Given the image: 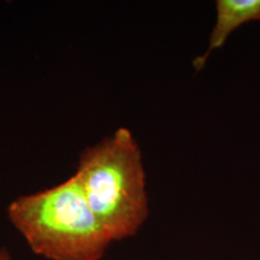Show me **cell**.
I'll return each mask as SVG.
<instances>
[{
    "instance_id": "2",
    "label": "cell",
    "mask_w": 260,
    "mask_h": 260,
    "mask_svg": "<svg viewBox=\"0 0 260 260\" xmlns=\"http://www.w3.org/2000/svg\"><path fill=\"white\" fill-rule=\"evenodd\" d=\"M6 213L29 248L47 260H102L112 243L75 176L16 198Z\"/></svg>"
},
{
    "instance_id": "1",
    "label": "cell",
    "mask_w": 260,
    "mask_h": 260,
    "mask_svg": "<svg viewBox=\"0 0 260 260\" xmlns=\"http://www.w3.org/2000/svg\"><path fill=\"white\" fill-rule=\"evenodd\" d=\"M75 178L111 241L135 236L148 218L141 148L128 128L81 153Z\"/></svg>"
},
{
    "instance_id": "3",
    "label": "cell",
    "mask_w": 260,
    "mask_h": 260,
    "mask_svg": "<svg viewBox=\"0 0 260 260\" xmlns=\"http://www.w3.org/2000/svg\"><path fill=\"white\" fill-rule=\"evenodd\" d=\"M253 21H260V0H217L216 24L211 31L209 47L193 60L195 70L203 69L210 54L223 47L232 32Z\"/></svg>"
},
{
    "instance_id": "4",
    "label": "cell",
    "mask_w": 260,
    "mask_h": 260,
    "mask_svg": "<svg viewBox=\"0 0 260 260\" xmlns=\"http://www.w3.org/2000/svg\"><path fill=\"white\" fill-rule=\"evenodd\" d=\"M0 260H14L11 253L4 246H0Z\"/></svg>"
}]
</instances>
